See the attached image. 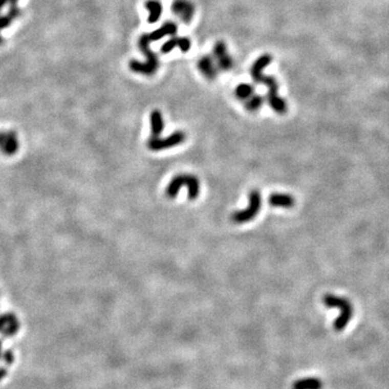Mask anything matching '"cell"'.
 <instances>
[{
	"mask_svg": "<svg viewBox=\"0 0 389 389\" xmlns=\"http://www.w3.org/2000/svg\"><path fill=\"white\" fill-rule=\"evenodd\" d=\"M323 304L328 308L340 309V315L334 321V330L336 332L343 331L349 323L353 316V306L350 301L344 297L335 296L333 294H327L323 296Z\"/></svg>",
	"mask_w": 389,
	"mask_h": 389,
	"instance_id": "obj_4",
	"label": "cell"
},
{
	"mask_svg": "<svg viewBox=\"0 0 389 389\" xmlns=\"http://www.w3.org/2000/svg\"><path fill=\"white\" fill-rule=\"evenodd\" d=\"M178 33V25L174 22H165L160 28L156 29V31L143 34L140 39L138 46L141 49L143 54L146 56V62H140L138 60H132L129 63L130 70L136 74H141L145 76H152L156 72H157L159 67V61L158 56L156 53L152 51L149 47V44L152 41H158L165 36H174Z\"/></svg>",
	"mask_w": 389,
	"mask_h": 389,
	"instance_id": "obj_1",
	"label": "cell"
},
{
	"mask_svg": "<svg viewBox=\"0 0 389 389\" xmlns=\"http://www.w3.org/2000/svg\"><path fill=\"white\" fill-rule=\"evenodd\" d=\"M4 44V38L2 37V35H0V45Z\"/></svg>",
	"mask_w": 389,
	"mask_h": 389,
	"instance_id": "obj_25",
	"label": "cell"
},
{
	"mask_svg": "<svg viewBox=\"0 0 389 389\" xmlns=\"http://www.w3.org/2000/svg\"><path fill=\"white\" fill-rule=\"evenodd\" d=\"M6 374H7L6 370H4V369H0V381H2L3 377H5V376H6Z\"/></svg>",
	"mask_w": 389,
	"mask_h": 389,
	"instance_id": "obj_23",
	"label": "cell"
},
{
	"mask_svg": "<svg viewBox=\"0 0 389 389\" xmlns=\"http://www.w3.org/2000/svg\"><path fill=\"white\" fill-rule=\"evenodd\" d=\"M8 15L10 17H11L12 19L17 18L19 15H21V9H19L17 6H11V7H10Z\"/></svg>",
	"mask_w": 389,
	"mask_h": 389,
	"instance_id": "obj_20",
	"label": "cell"
},
{
	"mask_svg": "<svg viewBox=\"0 0 389 389\" xmlns=\"http://www.w3.org/2000/svg\"><path fill=\"white\" fill-rule=\"evenodd\" d=\"M5 361L8 363V364H11V362L13 361V355L11 352H7L5 354Z\"/></svg>",
	"mask_w": 389,
	"mask_h": 389,
	"instance_id": "obj_21",
	"label": "cell"
},
{
	"mask_svg": "<svg viewBox=\"0 0 389 389\" xmlns=\"http://www.w3.org/2000/svg\"><path fill=\"white\" fill-rule=\"evenodd\" d=\"M264 101L265 99L263 97L262 95H258V94H253L249 100H247V103H246V109L250 112V113H254V112H257L261 107L263 106V104H264Z\"/></svg>",
	"mask_w": 389,
	"mask_h": 389,
	"instance_id": "obj_18",
	"label": "cell"
},
{
	"mask_svg": "<svg viewBox=\"0 0 389 389\" xmlns=\"http://www.w3.org/2000/svg\"><path fill=\"white\" fill-rule=\"evenodd\" d=\"M150 128L153 138H159V135L164 129L163 117L161 112L158 110L153 111L150 114Z\"/></svg>",
	"mask_w": 389,
	"mask_h": 389,
	"instance_id": "obj_14",
	"label": "cell"
},
{
	"mask_svg": "<svg viewBox=\"0 0 389 389\" xmlns=\"http://www.w3.org/2000/svg\"><path fill=\"white\" fill-rule=\"evenodd\" d=\"M175 48H180L182 52L186 53V52H188L190 50L191 41L189 40V39L187 37L173 36L171 39H169L168 41H165L162 45L160 51L163 54H167V53H170L173 50V49H175Z\"/></svg>",
	"mask_w": 389,
	"mask_h": 389,
	"instance_id": "obj_12",
	"label": "cell"
},
{
	"mask_svg": "<svg viewBox=\"0 0 389 389\" xmlns=\"http://www.w3.org/2000/svg\"><path fill=\"white\" fill-rule=\"evenodd\" d=\"M13 19L10 17L8 14L7 15H0V32L3 31V29L7 28L10 26V24L12 23Z\"/></svg>",
	"mask_w": 389,
	"mask_h": 389,
	"instance_id": "obj_19",
	"label": "cell"
},
{
	"mask_svg": "<svg viewBox=\"0 0 389 389\" xmlns=\"http://www.w3.org/2000/svg\"><path fill=\"white\" fill-rule=\"evenodd\" d=\"M323 383L317 377H305L297 379L292 389H322Z\"/></svg>",
	"mask_w": 389,
	"mask_h": 389,
	"instance_id": "obj_15",
	"label": "cell"
},
{
	"mask_svg": "<svg viewBox=\"0 0 389 389\" xmlns=\"http://www.w3.org/2000/svg\"><path fill=\"white\" fill-rule=\"evenodd\" d=\"M185 139H186V135H185L183 131H175L163 139L150 136V139L147 141V147L153 152L169 149L171 147H174V146L184 143Z\"/></svg>",
	"mask_w": 389,
	"mask_h": 389,
	"instance_id": "obj_6",
	"label": "cell"
},
{
	"mask_svg": "<svg viewBox=\"0 0 389 389\" xmlns=\"http://www.w3.org/2000/svg\"><path fill=\"white\" fill-rule=\"evenodd\" d=\"M183 186H187L189 200H196L198 198L200 193V182L191 174H179L173 178L165 189V196L174 199Z\"/></svg>",
	"mask_w": 389,
	"mask_h": 389,
	"instance_id": "obj_3",
	"label": "cell"
},
{
	"mask_svg": "<svg viewBox=\"0 0 389 389\" xmlns=\"http://www.w3.org/2000/svg\"><path fill=\"white\" fill-rule=\"evenodd\" d=\"M146 10L149 11L148 22L149 23H156L159 21V18L162 13V5L158 2V0H147L145 3Z\"/></svg>",
	"mask_w": 389,
	"mask_h": 389,
	"instance_id": "obj_16",
	"label": "cell"
},
{
	"mask_svg": "<svg viewBox=\"0 0 389 389\" xmlns=\"http://www.w3.org/2000/svg\"><path fill=\"white\" fill-rule=\"evenodd\" d=\"M19 148L18 136L13 130H3L0 131V152L4 155L14 156Z\"/></svg>",
	"mask_w": 389,
	"mask_h": 389,
	"instance_id": "obj_7",
	"label": "cell"
},
{
	"mask_svg": "<svg viewBox=\"0 0 389 389\" xmlns=\"http://www.w3.org/2000/svg\"><path fill=\"white\" fill-rule=\"evenodd\" d=\"M171 11L177 15L182 22L190 23L194 14V5L191 0H173Z\"/></svg>",
	"mask_w": 389,
	"mask_h": 389,
	"instance_id": "obj_8",
	"label": "cell"
},
{
	"mask_svg": "<svg viewBox=\"0 0 389 389\" xmlns=\"http://www.w3.org/2000/svg\"><path fill=\"white\" fill-rule=\"evenodd\" d=\"M8 3L11 6H16L18 3V0H8Z\"/></svg>",
	"mask_w": 389,
	"mask_h": 389,
	"instance_id": "obj_24",
	"label": "cell"
},
{
	"mask_svg": "<svg viewBox=\"0 0 389 389\" xmlns=\"http://www.w3.org/2000/svg\"><path fill=\"white\" fill-rule=\"evenodd\" d=\"M213 55L215 63L221 71L228 72L233 66V61L227 51L226 44L224 41H218L213 47Z\"/></svg>",
	"mask_w": 389,
	"mask_h": 389,
	"instance_id": "obj_9",
	"label": "cell"
},
{
	"mask_svg": "<svg viewBox=\"0 0 389 389\" xmlns=\"http://www.w3.org/2000/svg\"><path fill=\"white\" fill-rule=\"evenodd\" d=\"M235 94L240 101H247L254 94V87L250 83H240L236 88Z\"/></svg>",
	"mask_w": 389,
	"mask_h": 389,
	"instance_id": "obj_17",
	"label": "cell"
},
{
	"mask_svg": "<svg viewBox=\"0 0 389 389\" xmlns=\"http://www.w3.org/2000/svg\"><path fill=\"white\" fill-rule=\"evenodd\" d=\"M8 4V0H0V11H2L3 8Z\"/></svg>",
	"mask_w": 389,
	"mask_h": 389,
	"instance_id": "obj_22",
	"label": "cell"
},
{
	"mask_svg": "<svg viewBox=\"0 0 389 389\" xmlns=\"http://www.w3.org/2000/svg\"><path fill=\"white\" fill-rule=\"evenodd\" d=\"M0 350H2V343H0Z\"/></svg>",
	"mask_w": 389,
	"mask_h": 389,
	"instance_id": "obj_26",
	"label": "cell"
},
{
	"mask_svg": "<svg viewBox=\"0 0 389 389\" xmlns=\"http://www.w3.org/2000/svg\"><path fill=\"white\" fill-rule=\"evenodd\" d=\"M199 72L208 80H214L218 77V65L210 55H203L197 62Z\"/></svg>",
	"mask_w": 389,
	"mask_h": 389,
	"instance_id": "obj_11",
	"label": "cell"
},
{
	"mask_svg": "<svg viewBox=\"0 0 389 389\" xmlns=\"http://www.w3.org/2000/svg\"><path fill=\"white\" fill-rule=\"evenodd\" d=\"M262 207V194L257 189H253L249 193V204L247 209L240 210L231 214V221L235 224H243L254 219Z\"/></svg>",
	"mask_w": 389,
	"mask_h": 389,
	"instance_id": "obj_5",
	"label": "cell"
},
{
	"mask_svg": "<svg viewBox=\"0 0 389 389\" xmlns=\"http://www.w3.org/2000/svg\"><path fill=\"white\" fill-rule=\"evenodd\" d=\"M19 329L18 319L12 313L0 315V333L5 336H12L17 333Z\"/></svg>",
	"mask_w": 389,
	"mask_h": 389,
	"instance_id": "obj_10",
	"label": "cell"
},
{
	"mask_svg": "<svg viewBox=\"0 0 389 389\" xmlns=\"http://www.w3.org/2000/svg\"><path fill=\"white\" fill-rule=\"evenodd\" d=\"M272 61V57L269 54H263L257 60L253 63L250 74L256 83H264L267 89V102L268 105L279 115H285L288 111L287 102L278 95V82L272 76H265L263 71L266 66H268Z\"/></svg>",
	"mask_w": 389,
	"mask_h": 389,
	"instance_id": "obj_2",
	"label": "cell"
},
{
	"mask_svg": "<svg viewBox=\"0 0 389 389\" xmlns=\"http://www.w3.org/2000/svg\"><path fill=\"white\" fill-rule=\"evenodd\" d=\"M268 202L274 208L291 209L295 204L294 198L288 193H271Z\"/></svg>",
	"mask_w": 389,
	"mask_h": 389,
	"instance_id": "obj_13",
	"label": "cell"
}]
</instances>
